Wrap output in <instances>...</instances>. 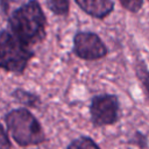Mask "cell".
<instances>
[{
	"label": "cell",
	"instance_id": "cell-1",
	"mask_svg": "<svg viewBox=\"0 0 149 149\" xmlns=\"http://www.w3.org/2000/svg\"><path fill=\"white\" fill-rule=\"evenodd\" d=\"M9 30L22 42L33 45L45 38L47 17L37 0H28L8 17Z\"/></svg>",
	"mask_w": 149,
	"mask_h": 149
},
{
	"label": "cell",
	"instance_id": "cell-2",
	"mask_svg": "<svg viewBox=\"0 0 149 149\" xmlns=\"http://www.w3.org/2000/svg\"><path fill=\"white\" fill-rule=\"evenodd\" d=\"M10 137L20 147L38 146L47 141L45 133L37 118L26 107L14 108L5 115Z\"/></svg>",
	"mask_w": 149,
	"mask_h": 149
},
{
	"label": "cell",
	"instance_id": "cell-3",
	"mask_svg": "<svg viewBox=\"0 0 149 149\" xmlns=\"http://www.w3.org/2000/svg\"><path fill=\"white\" fill-rule=\"evenodd\" d=\"M35 56L31 47L8 29L0 30V69L21 74Z\"/></svg>",
	"mask_w": 149,
	"mask_h": 149
},
{
	"label": "cell",
	"instance_id": "cell-4",
	"mask_svg": "<svg viewBox=\"0 0 149 149\" xmlns=\"http://www.w3.org/2000/svg\"><path fill=\"white\" fill-rule=\"evenodd\" d=\"M90 119L94 127L114 125L120 119V101L118 95L109 93L97 94L91 99Z\"/></svg>",
	"mask_w": 149,
	"mask_h": 149
},
{
	"label": "cell",
	"instance_id": "cell-5",
	"mask_svg": "<svg viewBox=\"0 0 149 149\" xmlns=\"http://www.w3.org/2000/svg\"><path fill=\"white\" fill-rule=\"evenodd\" d=\"M72 52L84 61H98L107 56L108 49L93 31H77L72 41Z\"/></svg>",
	"mask_w": 149,
	"mask_h": 149
},
{
	"label": "cell",
	"instance_id": "cell-6",
	"mask_svg": "<svg viewBox=\"0 0 149 149\" xmlns=\"http://www.w3.org/2000/svg\"><path fill=\"white\" fill-rule=\"evenodd\" d=\"M77 6L87 15L102 20L114 10L113 0H74Z\"/></svg>",
	"mask_w": 149,
	"mask_h": 149
},
{
	"label": "cell",
	"instance_id": "cell-7",
	"mask_svg": "<svg viewBox=\"0 0 149 149\" xmlns=\"http://www.w3.org/2000/svg\"><path fill=\"white\" fill-rule=\"evenodd\" d=\"M10 95L16 102L21 104L26 108H37L42 102L38 94L26 91L23 88H15Z\"/></svg>",
	"mask_w": 149,
	"mask_h": 149
},
{
	"label": "cell",
	"instance_id": "cell-8",
	"mask_svg": "<svg viewBox=\"0 0 149 149\" xmlns=\"http://www.w3.org/2000/svg\"><path fill=\"white\" fill-rule=\"evenodd\" d=\"M134 71H135L136 79L140 83V86L143 91V94L149 101V69L146 61L142 58H139L134 64Z\"/></svg>",
	"mask_w": 149,
	"mask_h": 149
},
{
	"label": "cell",
	"instance_id": "cell-9",
	"mask_svg": "<svg viewBox=\"0 0 149 149\" xmlns=\"http://www.w3.org/2000/svg\"><path fill=\"white\" fill-rule=\"evenodd\" d=\"M66 149H101V148L92 137L83 135L72 140L68 144Z\"/></svg>",
	"mask_w": 149,
	"mask_h": 149
},
{
	"label": "cell",
	"instance_id": "cell-10",
	"mask_svg": "<svg viewBox=\"0 0 149 149\" xmlns=\"http://www.w3.org/2000/svg\"><path fill=\"white\" fill-rule=\"evenodd\" d=\"M47 7L50 12L58 16H66L70 10L69 0H45Z\"/></svg>",
	"mask_w": 149,
	"mask_h": 149
},
{
	"label": "cell",
	"instance_id": "cell-11",
	"mask_svg": "<svg viewBox=\"0 0 149 149\" xmlns=\"http://www.w3.org/2000/svg\"><path fill=\"white\" fill-rule=\"evenodd\" d=\"M127 143L130 146H134L139 149H147L148 148V136L141 130H135L133 135L127 140Z\"/></svg>",
	"mask_w": 149,
	"mask_h": 149
},
{
	"label": "cell",
	"instance_id": "cell-12",
	"mask_svg": "<svg viewBox=\"0 0 149 149\" xmlns=\"http://www.w3.org/2000/svg\"><path fill=\"white\" fill-rule=\"evenodd\" d=\"M119 2L126 10L135 14L142 9L144 0H119Z\"/></svg>",
	"mask_w": 149,
	"mask_h": 149
},
{
	"label": "cell",
	"instance_id": "cell-13",
	"mask_svg": "<svg viewBox=\"0 0 149 149\" xmlns=\"http://www.w3.org/2000/svg\"><path fill=\"white\" fill-rule=\"evenodd\" d=\"M0 149H12V143L9 141L8 130L0 123Z\"/></svg>",
	"mask_w": 149,
	"mask_h": 149
}]
</instances>
